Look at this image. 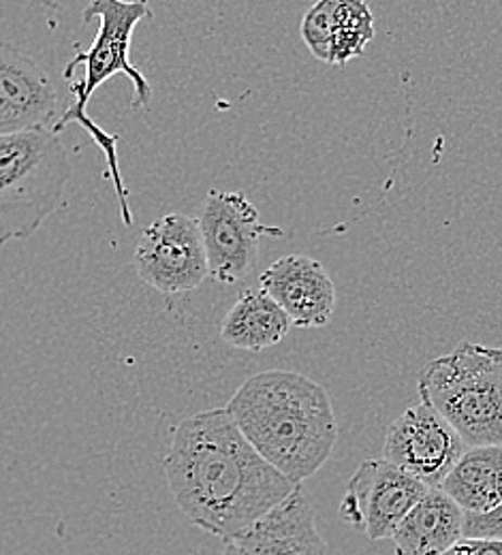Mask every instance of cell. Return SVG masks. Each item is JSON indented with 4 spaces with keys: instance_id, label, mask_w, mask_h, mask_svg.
Returning <instances> with one entry per match:
<instances>
[{
    "instance_id": "obj_12",
    "label": "cell",
    "mask_w": 502,
    "mask_h": 555,
    "mask_svg": "<svg viewBox=\"0 0 502 555\" xmlns=\"http://www.w3.org/2000/svg\"><path fill=\"white\" fill-rule=\"evenodd\" d=\"M233 545L244 555H327L314 508L301 486L255 521Z\"/></svg>"
},
{
    "instance_id": "obj_15",
    "label": "cell",
    "mask_w": 502,
    "mask_h": 555,
    "mask_svg": "<svg viewBox=\"0 0 502 555\" xmlns=\"http://www.w3.org/2000/svg\"><path fill=\"white\" fill-rule=\"evenodd\" d=\"M440 489L466 515L494 511L502 502V444L466 449Z\"/></svg>"
},
{
    "instance_id": "obj_17",
    "label": "cell",
    "mask_w": 502,
    "mask_h": 555,
    "mask_svg": "<svg viewBox=\"0 0 502 555\" xmlns=\"http://www.w3.org/2000/svg\"><path fill=\"white\" fill-rule=\"evenodd\" d=\"M372 35H363L356 30H347V28H334L332 35V43H330V54H327V65H347L349 61L358 59L363 54L365 46L372 41Z\"/></svg>"
},
{
    "instance_id": "obj_10",
    "label": "cell",
    "mask_w": 502,
    "mask_h": 555,
    "mask_svg": "<svg viewBox=\"0 0 502 555\" xmlns=\"http://www.w3.org/2000/svg\"><path fill=\"white\" fill-rule=\"evenodd\" d=\"M59 118V90L50 75L0 41V135L52 131Z\"/></svg>"
},
{
    "instance_id": "obj_11",
    "label": "cell",
    "mask_w": 502,
    "mask_h": 555,
    "mask_svg": "<svg viewBox=\"0 0 502 555\" xmlns=\"http://www.w3.org/2000/svg\"><path fill=\"white\" fill-rule=\"evenodd\" d=\"M259 284L287 312L295 327H325L334 317V280L312 257H281L261 274Z\"/></svg>"
},
{
    "instance_id": "obj_6",
    "label": "cell",
    "mask_w": 502,
    "mask_h": 555,
    "mask_svg": "<svg viewBox=\"0 0 502 555\" xmlns=\"http://www.w3.org/2000/svg\"><path fill=\"white\" fill-rule=\"evenodd\" d=\"M199 220L210 276L220 284H235L248 276L259 259L263 235L281 237V227L261 222L257 208L244 193L213 189Z\"/></svg>"
},
{
    "instance_id": "obj_13",
    "label": "cell",
    "mask_w": 502,
    "mask_h": 555,
    "mask_svg": "<svg viewBox=\"0 0 502 555\" xmlns=\"http://www.w3.org/2000/svg\"><path fill=\"white\" fill-rule=\"evenodd\" d=\"M466 513L442 491L428 493L396 528V555H442L464 539Z\"/></svg>"
},
{
    "instance_id": "obj_1",
    "label": "cell",
    "mask_w": 502,
    "mask_h": 555,
    "mask_svg": "<svg viewBox=\"0 0 502 555\" xmlns=\"http://www.w3.org/2000/svg\"><path fill=\"white\" fill-rule=\"evenodd\" d=\"M163 470L189 521L224 543L242 537L297 487L255 451L227 409L180 421Z\"/></svg>"
},
{
    "instance_id": "obj_8",
    "label": "cell",
    "mask_w": 502,
    "mask_h": 555,
    "mask_svg": "<svg viewBox=\"0 0 502 555\" xmlns=\"http://www.w3.org/2000/svg\"><path fill=\"white\" fill-rule=\"evenodd\" d=\"M466 449L460 434L432 406L420 402L387 427L383 460L420 483L440 489Z\"/></svg>"
},
{
    "instance_id": "obj_4",
    "label": "cell",
    "mask_w": 502,
    "mask_h": 555,
    "mask_svg": "<svg viewBox=\"0 0 502 555\" xmlns=\"http://www.w3.org/2000/svg\"><path fill=\"white\" fill-rule=\"evenodd\" d=\"M417 389L468 449L502 444L501 348L460 343L420 372Z\"/></svg>"
},
{
    "instance_id": "obj_16",
    "label": "cell",
    "mask_w": 502,
    "mask_h": 555,
    "mask_svg": "<svg viewBox=\"0 0 502 555\" xmlns=\"http://www.w3.org/2000/svg\"><path fill=\"white\" fill-rule=\"evenodd\" d=\"M334 9L336 0H321L312 4L301 20V39L314 59L327 63L330 43L334 35Z\"/></svg>"
},
{
    "instance_id": "obj_20",
    "label": "cell",
    "mask_w": 502,
    "mask_h": 555,
    "mask_svg": "<svg viewBox=\"0 0 502 555\" xmlns=\"http://www.w3.org/2000/svg\"><path fill=\"white\" fill-rule=\"evenodd\" d=\"M218 555H244L233 543H224V547L218 552Z\"/></svg>"
},
{
    "instance_id": "obj_9",
    "label": "cell",
    "mask_w": 502,
    "mask_h": 555,
    "mask_svg": "<svg viewBox=\"0 0 502 555\" xmlns=\"http://www.w3.org/2000/svg\"><path fill=\"white\" fill-rule=\"evenodd\" d=\"M428 489L383 457L368 460L349 481L340 502V517L372 541L391 539Z\"/></svg>"
},
{
    "instance_id": "obj_14",
    "label": "cell",
    "mask_w": 502,
    "mask_h": 555,
    "mask_svg": "<svg viewBox=\"0 0 502 555\" xmlns=\"http://www.w3.org/2000/svg\"><path fill=\"white\" fill-rule=\"evenodd\" d=\"M287 312L259 286L246 288L220 325V338L229 347L259 352L276 347L291 330Z\"/></svg>"
},
{
    "instance_id": "obj_19",
    "label": "cell",
    "mask_w": 502,
    "mask_h": 555,
    "mask_svg": "<svg viewBox=\"0 0 502 555\" xmlns=\"http://www.w3.org/2000/svg\"><path fill=\"white\" fill-rule=\"evenodd\" d=\"M442 555H502V541L462 539L458 545H453Z\"/></svg>"
},
{
    "instance_id": "obj_2",
    "label": "cell",
    "mask_w": 502,
    "mask_h": 555,
    "mask_svg": "<svg viewBox=\"0 0 502 555\" xmlns=\"http://www.w3.org/2000/svg\"><path fill=\"white\" fill-rule=\"evenodd\" d=\"M224 409L255 451L295 486L323 468L338 440L327 391L297 372L246 378Z\"/></svg>"
},
{
    "instance_id": "obj_18",
    "label": "cell",
    "mask_w": 502,
    "mask_h": 555,
    "mask_svg": "<svg viewBox=\"0 0 502 555\" xmlns=\"http://www.w3.org/2000/svg\"><path fill=\"white\" fill-rule=\"evenodd\" d=\"M464 539L502 541V502L490 513L466 515V519H464Z\"/></svg>"
},
{
    "instance_id": "obj_3",
    "label": "cell",
    "mask_w": 502,
    "mask_h": 555,
    "mask_svg": "<svg viewBox=\"0 0 502 555\" xmlns=\"http://www.w3.org/2000/svg\"><path fill=\"white\" fill-rule=\"evenodd\" d=\"M152 11L145 2H125V0H92L83 9V20L92 22L99 20V30L92 41V46L83 52H79L65 67V79L69 81V92L73 94V105H69L59 122L52 127V133L61 135L63 129L69 125H79L92 141L99 145V150L105 154L107 163V176L114 180L118 208L123 214V222L127 227L133 224V211L129 204V191L123 180L120 160H118V135L103 131L90 116H88V103L92 94L112 77L127 75L133 83V101L131 109H144L152 99V88L147 83L142 70L131 65L129 52L131 41L138 24L150 17Z\"/></svg>"
},
{
    "instance_id": "obj_7",
    "label": "cell",
    "mask_w": 502,
    "mask_h": 555,
    "mask_svg": "<svg viewBox=\"0 0 502 555\" xmlns=\"http://www.w3.org/2000/svg\"><path fill=\"white\" fill-rule=\"evenodd\" d=\"M136 270L163 295L195 291L210 276L199 220L167 214L154 220L136 248Z\"/></svg>"
},
{
    "instance_id": "obj_5",
    "label": "cell",
    "mask_w": 502,
    "mask_h": 555,
    "mask_svg": "<svg viewBox=\"0 0 502 555\" xmlns=\"http://www.w3.org/2000/svg\"><path fill=\"white\" fill-rule=\"evenodd\" d=\"M72 160L50 129L0 135V246L33 237L65 197Z\"/></svg>"
}]
</instances>
